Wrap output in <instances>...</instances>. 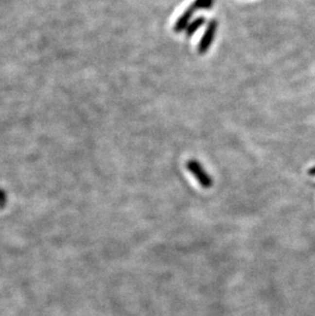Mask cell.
Here are the masks:
<instances>
[{
  "mask_svg": "<svg viewBox=\"0 0 315 316\" xmlns=\"http://www.w3.org/2000/svg\"><path fill=\"white\" fill-rule=\"evenodd\" d=\"M186 168L193 175L196 181L204 187L210 188L213 185V179L209 173H207L201 163L195 160H190L186 164Z\"/></svg>",
  "mask_w": 315,
  "mask_h": 316,
  "instance_id": "cell-1",
  "label": "cell"
},
{
  "mask_svg": "<svg viewBox=\"0 0 315 316\" xmlns=\"http://www.w3.org/2000/svg\"><path fill=\"white\" fill-rule=\"evenodd\" d=\"M217 27H218L217 21L212 20V21L209 22L208 27H207L206 31H205V33H204V35L202 37V39H201V41H200V43L198 45V51L200 53L203 54V53H206L207 51L209 50L211 44L214 41L216 31H217Z\"/></svg>",
  "mask_w": 315,
  "mask_h": 316,
  "instance_id": "cell-2",
  "label": "cell"
},
{
  "mask_svg": "<svg viewBox=\"0 0 315 316\" xmlns=\"http://www.w3.org/2000/svg\"><path fill=\"white\" fill-rule=\"evenodd\" d=\"M195 12V9L192 5L189 6L188 9H186V11L179 17L178 20L176 21L175 25H174V31L177 32V33H179L181 31H183L184 29L188 28V26L190 25L191 23V20H192V17L193 16Z\"/></svg>",
  "mask_w": 315,
  "mask_h": 316,
  "instance_id": "cell-3",
  "label": "cell"
},
{
  "mask_svg": "<svg viewBox=\"0 0 315 316\" xmlns=\"http://www.w3.org/2000/svg\"><path fill=\"white\" fill-rule=\"evenodd\" d=\"M204 24H205V17H200L198 18H195V20L192 21V22H191L190 25L188 26V28L185 29V30H186V36H188V37L192 36L196 32V30H198V29H200Z\"/></svg>",
  "mask_w": 315,
  "mask_h": 316,
  "instance_id": "cell-4",
  "label": "cell"
},
{
  "mask_svg": "<svg viewBox=\"0 0 315 316\" xmlns=\"http://www.w3.org/2000/svg\"><path fill=\"white\" fill-rule=\"evenodd\" d=\"M214 4V0H195L192 4L195 11L198 9H210Z\"/></svg>",
  "mask_w": 315,
  "mask_h": 316,
  "instance_id": "cell-5",
  "label": "cell"
},
{
  "mask_svg": "<svg viewBox=\"0 0 315 316\" xmlns=\"http://www.w3.org/2000/svg\"><path fill=\"white\" fill-rule=\"evenodd\" d=\"M309 173H310L311 175H315V168H312V169L310 170Z\"/></svg>",
  "mask_w": 315,
  "mask_h": 316,
  "instance_id": "cell-6",
  "label": "cell"
}]
</instances>
